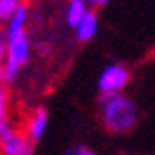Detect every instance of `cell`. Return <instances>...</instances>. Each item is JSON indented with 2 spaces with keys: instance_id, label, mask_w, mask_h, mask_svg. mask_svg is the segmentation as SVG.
Here are the masks:
<instances>
[{
  "instance_id": "obj_1",
  "label": "cell",
  "mask_w": 155,
  "mask_h": 155,
  "mask_svg": "<svg viewBox=\"0 0 155 155\" xmlns=\"http://www.w3.org/2000/svg\"><path fill=\"white\" fill-rule=\"evenodd\" d=\"M28 16H30V6L22 2L16 14L2 28V38H4L6 46V61L2 67V75H0L2 85L14 83L20 75V71L32 58V38L28 32Z\"/></svg>"
},
{
  "instance_id": "obj_2",
  "label": "cell",
  "mask_w": 155,
  "mask_h": 155,
  "mask_svg": "<svg viewBox=\"0 0 155 155\" xmlns=\"http://www.w3.org/2000/svg\"><path fill=\"white\" fill-rule=\"evenodd\" d=\"M97 111H99L101 125L109 133H115V135L133 131L139 123V117H141L137 103L127 93L99 97Z\"/></svg>"
},
{
  "instance_id": "obj_3",
  "label": "cell",
  "mask_w": 155,
  "mask_h": 155,
  "mask_svg": "<svg viewBox=\"0 0 155 155\" xmlns=\"http://www.w3.org/2000/svg\"><path fill=\"white\" fill-rule=\"evenodd\" d=\"M129 83H131V71L127 69L125 64L113 63V64H107L101 71V75L97 79V89L101 93V97L121 95V93H125Z\"/></svg>"
},
{
  "instance_id": "obj_4",
  "label": "cell",
  "mask_w": 155,
  "mask_h": 155,
  "mask_svg": "<svg viewBox=\"0 0 155 155\" xmlns=\"http://www.w3.org/2000/svg\"><path fill=\"white\" fill-rule=\"evenodd\" d=\"M35 143L26 137L22 129L12 125L0 133V155H32Z\"/></svg>"
},
{
  "instance_id": "obj_5",
  "label": "cell",
  "mask_w": 155,
  "mask_h": 155,
  "mask_svg": "<svg viewBox=\"0 0 155 155\" xmlns=\"http://www.w3.org/2000/svg\"><path fill=\"white\" fill-rule=\"evenodd\" d=\"M46 129H48V111L45 107H36L32 109L26 121H24V129L26 137L32 141V143H38L40 139L46 135Z\"/></svg>"
},
{
  "instance_id": "obj_6",
  "label": "cell",
  "mask_w": 155,
  "mask_h": 155,
  "mask_svg": "<svg viewBox=\"0 0 155 155\" xmlns=\"http://www.w3.org/2000/svg\"><path fill=\"white\" fill-rule=\"evenodd\" d=\"M73 30H75V38L79 40V42H91L99 32V14H97V10L91 6V10L87 12L85 18H83Z\"/></svg>"
},
{
  "instance_id": "obj_7",
  "label": "cell",
  "mask_w": 155,
  "mask_h": 155,
  "mask_svg": "<svg viewBox=\"0 0 155 155\" xmlns=\"http://www.w3.org/2000/svg\"><path fill=\"white\" fill-rule=\"evenodd\" d=\"M91 10V2H85V0H71V2H67V6H64V22H67V26L69 28H75L77 24L85 18V14Z\"/></svg>"
},
{
  "instance_id": "obj_8",
  "label": "cell",
  "mask_w": 155,
  "mask_h": 155,
  "mask_svg": "<svg viewBox=\"0 0 155 155\" xmlns=\"http://www.w3.org/2000/svg\"><path fill=\"white\" fill-rule=\"evenodd\" d=\"M8 127H12L10 121V95L6 85L0 83V133L6 131Z\"/></svg>"
},
{
  "instance_id": "obj_9",
  "label": "cell",
  "mask_w": 155,
  "mask_h": 155,
  "mask_svg": "<svg viewBox=\"0 0 155 155\" xmlns=\"http://www.w3.org/2000/svg\"><path fill=\"white\" fill-rule=\"evenodd\" d=\"M20 4H22L20 0H0V22L2 24L8 22V20L16 14Z\"/></svg>"
},
{
  "instance_id": "obj_10",
  "label": "cell",
  "mask_w": 155,
  "mask_h": 155,
  "mask_svg": "<svg viewBox=\"0 0 155 155\" xmlns=\"http://www.w3.org/2000/svg\"><path fill=\"white\" fill-rule=\"evenodd\" d=\"M64 155H97V151L93 149V147H89V145L77 143V145H73V147H69V149L64 151Z\"/></svg>"
}]
</instances>
